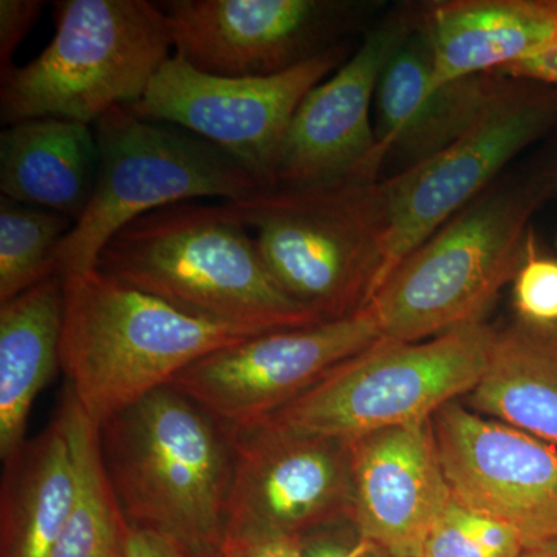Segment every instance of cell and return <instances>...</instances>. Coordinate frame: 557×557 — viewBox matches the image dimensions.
I'll return each instance as SVG.
<instances>
[{
    "label": "cell",
    "mask_w": 557,
    "mask_h": 557,
    "mask_svg": "<svg viewBox=\"0 0 557 557\" xmlns=\"http://www.w3.org/2000/svg\"><path fill=\"white\" fill-rule=\"evenodd\" d=\"M97 269L175 309L249 332L324 322L278 287L225 201H182L135 219L110 237Z\"/></svg>",
    "instance_id": "cell-1"
},
{
    "label": "cell",
    "mask_w": 557,
    "mask_h": 557,
    "mask_svg": "<svg viewBox=\"0 0 557 557\" xmlns=\"http://www.w3.org/2000/svg\"><path fill=\"white\" fill-rule=\"evenodd\" d=\"M98 437L127 527L222 549L233 472L228 424L168 384L104 421Z\"/></svg>",
    "instance_id": "cell-2"
},
{
    "label": "cell",
    "mask_w": 557,
    "mask_h": 557,
    "mask_svg": "<svg viewBox=\"0 0 557 557\" xmlns=\"http://www.w3.org/2000/svg\"><path fill=\"white\" fill-rule=\"evenodd\" d=\"M64 292L61 370L97 426L212 351L263 335L194 317L97 267L64 276Z\"/></svg>",
    "instance_id": "cell-3"
},
{
    "label": "cell",
    "mask_w": 557,
    "mask_h": 557,
    "mask_svg": "<svg viewBox=\"0 0 557 557\" xmlns=\"http://www.w3.org/2000/svg\"><path fill=\"white\" fill-rule=\"evenodd\" d=\"M545 199L544 185L487 189L409 252L369 302L383 338L418 343L485 321L525 262Z\"/></svg>",
    "instance_id": "cell-4"
},
{
    "label": "cell",
    "mask_w": 557,
    "mask_h": 557,
    "mask_svg": "<svg viewBox=\"0 0 557 557\" xmlns=\"http://www.w3.org/2000/svg\"><path fill=\"white\" fill-rule=\"evenodd\" d=\"M38 58L0 75L3 124L62 119L94 126L141 100L172 57L163 9L148 0H61Z\"/></svg>",
    "instance_id": "cell-5"
},
{
    "label": "cell",
    "mask_w": 557,
    "mask_h": 557,
    "mask_svg": "<svg viewBox=\"0 0 557 557\" xmlns=\"http://www.w3.org/2000/svg\"><path fill=\"white\" fill-rule=\"evenodd\" d=\"M376 182L265 188L225 203L251 231L278 287L335 321L368 307L383 281Z\"/></svg>",
    "instance_id": "cell-6"
},
{
    "label": "cell",
    "mask_w": 557,
    "mask_h": 557,
    "mask_svg": "<svg viewBox=\"0 0 557 557\" xmlns=\"http://www.w3.org/2000/svg\"><path fill=\"white\" fill-rule=\"evenodd\" d=\"M494 336L496 329L482 321L418 343L381 338L263 421L347 442L426 423L443 406L474 391Z\"/></svg>",
    "instance_id": "cell-7"
},
{
    "label": "cell",
    "mask_w": 557,
    "mask_h": 557,
    "mask_svg": "<svg viewBox=\"0 0 557 557\" xmlns=\"http://www.w3.org/2000/svg\"><path fill=\"white\" fill-rule=\"evenodd\" d=\"M100 171L89 207L57 252L58 273L97 267L113 234L157 209L201 199L237 201L263 189L226 153L193 132L139 119L124 106L94 124Z\"/></svg>",
    "instance_id": "cell-8"
},
{
    "label": "cell",
    "mask_w": 557,
    "mask_h": 557,
    "mask_svg": "<svg viewBox=\"0 0 557 557\" xmlns=\"http://www.w3.org/2000/svg\"><path fill=\"white\" fill-rule=\"evenodd\" d=\"M556 120L557 87L508 81L482 119L453 145L394 177L379 180L381 284L409 252L483 196L509 161Z\"/></svg>",
    "instance_id": "cell-9"
},
{
    "label": "cell",
    "mask_w": 557,
    "mask_h": 557,
    "mask_svg": "<svg viewBox=\"0 0 557 557\" xmlns=\"http://www.w3.org/2000/svg\"><path fill=\"white\" fill-rule=\"evenodd\" d=\"M343 61L344 49L335 46L276 75L234 78L200 72L172 54L145 97L127 109L139 119L175 124L208 139L239 161L263 189L271 188L296 110Z\"/></svg>",
    "instance_id": "cell-10"
},
{
    "label": "cell",
    "mask_w": 557,
    "mask_h": 557,
    "mask_svg": "<svg viewBox=\"0 0 557 557\" xmlns=\"http://www.w3.org/2000/svg\"><path fill=\"white\" fill-rule=\"evenodd\" d=\"M226 537H302L351 519V442L262 423L230 426Z\"/></svg>",
    "instance_id": "cell-11"
},
{
    "label": "cell",
    "mask_w": 557,
    "mask_h": 557,
    "mask_svg": "<svg viewBox=\"0 0 557 557\" xmlns=\"http://www.w3.org/2000/svg\"><path fill=\"white\" fill-rule=\"evenodd\" d=\"M381 338L369 304L347 318L276 330L220 348L182 370L170 386L228 426H251Z\"/></svg>",
    "instance_id": "cell-12"
},
{
    "label": "cell",
    "mask_w": 557,
    "mask_h": 557,
    "mask_svg": "<svg viewBox=\"0 0 557 557\" xmlns=\"http://www.w3.org/2000/svg\"><path fill=\"white\" fill-rule=\"evenodd\" d=\"M431 421L457 502L511 528L527 549L557 541V446L458 401Z\"/></svg>",
    "instance_id": "cell-13"
},
{
    "label": "cell",
    "mask_w": 557,
    "mask_h": 557,
    "mask_svg": "<svg viewBox=\"0 0 557 557\" xmlns=\"http://www.w3.org/2000/svg\"><path fill=\"white\" fill-rule=\"evenodd\" d=\"M408 33L405 22L369 33L350 60L307 94L278 150L271 188L379 180L384 161L370 109L383 70Z\"/></svg>",
    "instance_id": "cell-14"
},
{
    "label": "cell",
    "mask_w": 557,
    "mask_h": 557,
    "mask_svg": "<svg viewBox=\"0 0 557 557\" xmlns=\"http://www.w3.org/2000/svg\"><path fill=\"white\" fill-rule=\"evenodd\" d=\"M174 54L219 76H271L317 57L339 7L318 0H172L163 3ZM335 47V46H333Z\"/></svg>",
    "instance_id": "cell-15"
},
{
    "label": "cell",
    "mask_w": 557,
    "mask_h": 557,
    "mask_svg": "<svg viewBox=\"0 0 557 557\" xmlns=\"http://www.w3.org/2000/svg\"><path fill=\"white\" fill-rule=\"evenodd\" d=\"M351 520L398 557L423 555L453 493L440 463L432 421L373 432L351 442Z\"/></svg>",
    "instance_id": "cell-16"
},
{
    "label": "cell",
    "mask_w": 557,
    "mask_h": 557,
    "mask_svg": "<svg viewBox=\"0 0 557 557\" xmlns=\"http://www.w3.org/2000/svg\"><path fill=\"white\" fill-rule=\"evenodd\" d=\"M505 79L493 73L435 86L426 35L421 27L409 30L387 61L376 89L381 159L399 156L413 166L448 148L482 119L507 86Z\"/></svg>",
    "instance_id": "cell-17"
},
{
    "label": "cell",
    "mask_w": 557,
    "mask_h": 557,
    "mask_svg": "<svg viewBox=\"0 0 557 557\" xmlns=\"http://www.w3.org/2000/svg\"><path fill=\"white\" fill-rule=\"evenodd\" d=\"M435 86L497 75L557 39V0H453L429 10Z\"/></svg>",
    "instance_id": "cell-18"
},
{
    "label": "cell",
    "mask_w": 557,
    "mask_h": 557,
    "mask_svg": "<svg viewBox=\"0 0 557 557\" xmlns=\"http://www.w3.org/2000/svg\"><path fill=\"white\" fill-rule=\"evenodd\" d=\"M100 171L94 126L62 119L10 124L0 134V196L78 222Z\"/></svg>",
    "instance_id": "cell-19"
},
{
    "label": "cell",
    "mask_w": 557,
    "mask_h": 557,
    "mask_svg": "<svg viewBox=\"0 0 557 557\" xmlns=\"http://www.w3.org/2000/svg\"><path fill=\"white\" fill-rule=\"evenodd\" d=\"M3 467L2 557H51L76 497L75 454L61 408Z\"/></svg>",
    "instance_id": "cell-20"
},
{
    "label": "cell",
    "mask_w": 557,
    "mask_h": 557,
    "mask_svg": "<svg viewBox=\"0 0 557 557\" xmlns=\"http://www.w3.org/2000/svg\"><path fill=\"white\" fill-rule=\"evenodd\" d=\"M64 276L54 274L0 304V458L25 443L28 417L61 369Z\"/></svg>",
    "instance_id": "cell-21"
},
{
    "label": "cell",
    "mask_w": 557,
    "mask_h": 557,
    "mask_svg": "<svg viewBox=\"0 0 557 557\" xmlns=\"http://www.w3.org/2000/svg\"><path fill=\"white\" fill-rule=\"evenodd\" d=\"M468 408L557 446V324L516 318L496 329Z\"/></svg>",
    "instance_id": "cell-22"
},
{
    "label": "cell",
    "mask_w": 557,
    "mask_h": 557,
    "mask_svg": "<svg viewBox=\"0 0 557 557\" xmlns=\"http://www.w3.org/2000/svg\"><path fill=\"white\" fill-rule=\"evenodd\" d=\"M76 461V497L51 557H108L123 541L126 522L102 469L98 426L65 392L60 406Z\"/></svg>",
    "instance_id": "cell-23"
},
{
    "label": "cell",
    "mask_w": 557,
    "mask_h": 557,
    "mask_svg": "<svg viewBox=\"0 0 557 557\" xmlns=\"http://www.w3.org/2000/svg\"><path fill=\"white\" fill-rule=\"evenodd\" d=\"M72 219L0 196V304L58 273L57 252Z\"/></svg>",
    "instance_id": "cell-24"
},
{
    "label": "cell",
    "mask_w": 557,
    "mask_h": 557,
    "mask_svg": "<svg viewBox=\"0 0 557 557\" xmlns=\"http://www.w3.org/2000/svg\"><path fill=\"white\" fill-rule=\"evenodd\" d=\"M522 539L511 528L465 507L453 497L432 528L423 557H520Z\"/></svg>",
    "instance_id": "cell-25"
},
{
    "label": "cell",
    "mask_w": 557,
    "mask_h": 557,
    "mask_svg": "<svg viewBox=\"0 0 557 557\" xmlns=\"http://www.w3.org/2000/svg\"><path fill=\"white\" fill-rule=\"evenodd\" d=\"M512 284L519 318L557 324V260L539 256L534 240Z\"/></svg>",
    "instance_id": "cell-26"
},
{
    "label": "cell",
    "mask_w": 557,
    "mask_h": 557,
    "mask_svg": "<svg viewBox=\"0 0 557 557\" xmlns=\"http://www.w3.org/2000/svg\"><path fill=\"white\" fill-rule=\"evenodd\" d=\"M304 557H398L346 519L317 528L299 539Z\"/></svg>",
    "instance_id": "cell-27"
},
{
    "label": "cell",
    "mask_w": 557,
    "mask_h": 557,
    "mask_svg": "<svg viewBox=\"0 0 557 557\" xmlns=\"http://www.w3.org/2000/svg\"><path fill=\"white\" fill-rule=\"evenodd\" d=\"M42 10L40 0H0V75L14 67V51L35 27Z\"/></svg>",
    "instance_id": "cell-28"
},
{
    "label": "cell",
    "mask_w": 557,
    "mask_h": 557,
    "mask_svg": "<svg viewBox=\"0 0 557 557\" xmlns=\"http://www.w3.org/2000/svg\"><path fill=\"white\" fill-rule=\"evenodd\" d=\"M123 557H223V552H205L182 544L175 539L126 527Z\"/></svg>",
    "instance_id": "cell-29"
},
{
    "label": "cell",
    "mask_w": 557,
    "mask_h": 557,
    "mask_svg": "<svg viewBox=\"0 0 557 557\" xmlns=\"http://www.w3.org/2000/svg\"><path fill=\"white\" fill-rule=\"evenodd\" d=\"M223 557H304L298 537L256 534L226 537Z\"/></svg>",
    "instance_id": "cell-30"
},
{
    "label": "cell",
    "mask_w": 557,
    "mask_h": 557,
    "mask_svg": "<svg viewBox=\"0 0 557 557\" xmlns=\"http://www.w3.org/2000/svg\"><path fill=\"white\" fill-rule=\"evenodd\" d=\"M497 75L502 78L557 87V39L533 57L509 65Z\"/></svg>",
    "instance_id": "cell-31"
},
{
    "label": "cell",
    "mask_w": 557,
    "mask_h": 557,
    "mask_svg": "<svg viewBox=\"0 0 557 557\" xmlns=\"http://www.w3.org/2000/svg\"><path fill=\"white\" fill-rule=\"evenodd\" d=\"M520 557H557V541L528 548Z\"/></svg>",
    "instance_id": "cell-32"
},
{
    "label": "cell",
    "mask_w": 557,
    "mask_h": 557,
    "mask_svg": "<svg viewBox=\"0 0 557 557\" xmlns=\"http://www.w3.org/2000/svg\"><path fill=\"white\" fill-rule=\"evenodd\" d=\"M545 196L557 197V171L552 178L548 180L544 185Z\"/></svg>",
    "instance_id": "cell-33"
},
{
    "label": "cell",
    "mask_w": 557,
    "mask_h": 557,
    "mask_svg": "<svg viewBox=\"0 0 557 557\" xmlns=\"http://www.w3.org/2000/svg\"><path fill=\"white\" fill-rule=\"evenodd\" d=\"M108 557H123V541H121L119 547L113 548L112 552L109 553Z\"/></svg>",
    "instance_id": "cell-34"
},
{
    "label": "cell",
    "mask_w": 557,
    "mask_h": 557,
    "mask_svg": "<svg viewBox=\"0 0 557 557\" xmlns=\"http://www.w3.org/2000/svg\"><path fill=\"white\" fill-rule=\"evenodd\" d=\"M556 247H557V237H556Z\"/></svg>",
    "instance_id": "cell-35"
},
{
    "label": "cell",
    "mask_w": 557,
    "mask_h": 557,
    "mask_svg": "<svg viewBox=\"0 0 557 557\" xmlns=\"http://www.w3.org/2000/svg\"><path fill=\"white\" fill-rule=\"evenodd\" d=\"M420 557H423V556H420Z\"/></svg>",
    "instance_id": "cell-36"
}]
</instances>
